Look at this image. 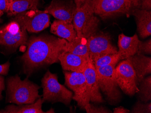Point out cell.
I'll return each instance as SVG.
<instances>
[{"instance_id": "6da1fadb", "label": "cell", "mask_w": 151, "mask_h": 113, "mask_svg": "<svg viewBox=\"0 0 151 113\" xmlns=\"http://www.w3.org/2000/svg\"><path fill=\"white\" fill-rule=\"evenodd\" d=\"M68 43L64 39L49 34L30 37L20 58L24 74L29 76L40 68L59 62L58 57L67 51Z\"/></svg>"}, {"instance_id": "7a4b0ae2", "label": "cell", "mask_w": 151, "mask_h": 113, "mask_svg": "<svg viewBox=\"0 0 151 113\" xmlns=\"http://www.w3.org/2000/svg\"><path fill=\"white\" fill-rule=\"evenodd\" d=\"M40 88L27 78L22 80L18 75L10 77L7 80V102L18 105L34 103L41 97Z\"/></svg>"}, {"instance_id": "3957f363", "label": "cell", "mask_w": 151, "mask_h": 113, "mask_svg": "<svg viewBox=\"0 0 151 113\" xmlns=\"http://www.w3.org/2000/svg\"><path fill=\"white\" fill-rule=\"evenodd\" d=\"M27 31L13 18L0 26V51L3 54L16 52L19 47L27 44Z\"/></svg>"}, {"instance_id": "277c9868", "label": "cell", "mask_w": 151, "mask_h": 113, "mask_svg": "<svg viewBox=\"0 0 151 113\" xmlns=\"http://www.w3.org/2000/svg\"><path fill=\"white\" fill-rule=\"evenodd\" d=\"M95 15L103 20L130 15L139 9L141 0H92Z\"/></svg>"}, {"instance_id": "5b68a950", "label": "cell", "mask_w": 151, "mask_h": 113, "mask_svg": "<svg viewBox=\"0 0 151 113\" xmlns=\"http://www.w3.org/2000/svg\"><path fill=\"white\" fill-rule=\"evenodd\" d=\"M43 101L52 103L60 102L69 105L73 98V93L59 83L58 77L47 70L42 78Z\"/></svg>"}, {"instance_id": "8992f818", "label": "cell", "mask_w": 151, "mask_h": 113, "mask_svg": "<svg viewBox=\"0 0 151 113\" xmlns=\"http://www.w3.org/2000/svg\"><path fill=\"white\" fill-rule=\"evenodd\" d=\"M99 18L95 16L92 0H88L76 9L73 23L77 36L87 39L98 30Z\"/></svg>"}, {"instance_id": "52a82bcc", "label": "cell", "mask_w": 151, "mask_h": 113, "mask_svg": "<svg viewBox=\"0 0 151 113\" xmlns=\"http://www.w3.org/2000/svg\"><path fill=\"white\" fill-rule=\"evenodd\" d=\"M116 65L96 68L99 89L104 94L107 102L111 105H116L120 102L122 98L114 75Z\"/></svg>"}, {"instance_id": "ba28073f", "label": "cell", "mask_w": 151, "mask_h": 113, "mask_svg": "<svg viewBox=\"0 0 151 113\" xmlns=\"http://www.w3.org/2000/svg\"><path fill=\"white\" fill-rule=\"evenodd\" d=\"M114 75L119 87L126 95L133 96L139 91L135 72L128 59L116 65Z\"/></svg>"}, {"instance_id": "9c48e42d", "label": "cell", "mask_w": 151, "mask_h": 113, "mask_svg": "<svg viewBox=\"0 0 151 113\" xmlns=\"http://www.w3.org/2000/svg\"><path fill=\"white\" fill-rule=\"evenodd\" d=\"M65 84L73 92V99L78 106L85 110V106L90 102L85 77L83 72L63 70Z\"/></svg>"}, {"instance_id": "30bf717a", "label": "cell", "mask_w": 151, "mask_h": 113, "mask_svg": "<svg viewBox=\"0 0 151 113\" xmlns=\"http://www.w3.org/2000/svg\"><path fill=\"white\" fill-rule=\"evenodd\" d=\"M87 41L89 58L92 62L102 55L116 54L118 51L108 33L97 31L87 38Z\"/></svg>"}, {"instance_id": "8fae6325", "label": "cell", "mask_w": 151, "mask_h": 113, "mask_svg": "<svg viewBox=\"0 0 151 113\" xmlns=\"http://www.w3.org/2000/svg\"><path fill=\"white\" fill-rule=\"evenodd\" d=\"M13 18L31 33H39L50 25V15L38 9L23 12Z\"/></svg>"}, {"instance_id": "7c38bea8", "label": "cell", "mask_w": 151, "mask_h": 113, "mask_svg": "<svg viewBox=\"0 0 151 113\" xmlns=\"http://www.w3.org/2000/svg\"><path fill=\"white\" fill-rule=\"evenodd\" d=\"M76 9L74 2L72 1L52 0L45 11L57 19L73 23Z\"/></svg>"}, {"instance_id": "4fadbf2b", "label": "cell", "mask_w": 151, "mask_h": 113, "mask_svg": "<svg viewBox=\"0 0 151 113\" xmlns=\"http://www.w3.org/2000/svg\"><path fill=\"white\" fill-rule=\"evenodd\" d=\"M83 73L86 80L90 102L96 104L103 102L104 100L98 86L96 68L90 59L88 60Z\"/></svg>"}, {"instance_id": "5bb4252c", "label": "cell", "mask_w": 151, "mask_h": 113, "mask_svg": "<svg viewBox=\"0 0 151 113\" xmlns=\"http://www.w3.org/2000/svg\"><path fill=\"white\" fill-rule=\"evenodd\" d=\"M89 59L68 51L63 52L58 57L63 70L81 72H83Z\"/></svg>"}, {"instance_id": "9a60e30c", "label": "cell", "mask_w": 151, "mask_h": 113, "mask_svg": "<svg viewBox=\"0 0 151 113\" xmlns=\"http://www.w3.org/2000/svg\"><path fill=\"white\" fill-rule=\"evenodd\" d=\"M139 42L137 34L132 37H128L123 33L119 35L118 53L120 60L128 59L138 53Z\"/></svg>"}, {"instance_id": "2e32d148", "label": "cell", "mask_w": 151, "mask_h": 113, "mask_svg": "<svg viewBox=\"0 0 151 113\" xmlns=\"http://www.w3.org/2000/svg\"><path fill=\"white\" fill-rule=\"evenodd\" d=\"M134 68L139 84L147 75L151 73V58L145 55L137 53L128 58Z\"/></svg>"}, {"instance_id": "e0dca14e", "label": "cell", "mask_w": 151, "mask_h": 113, "mask_svg": "<svg viewBox=\"0 0 151 113\" xmlns=\"http://www.w3.org/2000/svg\"><path fill=\"white\" fill-rule=\"evenodd\" d=\"M131 16L134 17L137 31L140 37L145 38L151 34V11L137 9L134 10Z\"/></svg>"}, {"instance_id": "ac0fdd59", "label": "cell", "mask_w": 151, "mask_h": 113, "mask_svg": "<svg viewBox=\"0 0 151 113\" xmlns=\"http://www.w3.org/2000/svg\"><path fill=\"white\" fill-rule=\"evenodd\" d=\"M50 32L68 42H72L78 37L73 23L58 19L54 21L51 25Z\"/></svg>"}, {"instance_id": "d6986e66", "label": "cell", "mask_w": 151, "mask_h": 113, "mask_svg": "<svg viewBox=\"0 0 151 113\" xmlns=\"http://www.w3.org/2000/svg\"><path fill=\"white\" fill-rule=\"evenodd\" d=\"M44 102L42 98L40 97L34 103L19 105L11 104L6 106L4 109L0 110V113H55L52 109L46 112L43 111L42 106Z\"/></svg>"}, {"instance_id": "ffe728a7", "label": "cell", "mask_w": 151, "mask_h": 113, "mask_svg": "<svg viewBox=\"0 0 151 113\" xmlns=\"http://www.w3.org/2000/svg\"><path fill=\"white\" fill-rule=\"evenodd\" d=\"M39 3L40 0H12L7 16L13 17L23 12L38 9Z\"/></svg>"}, {"instance_id": "44dd1931", "label": "cell", "mask_w": 151, "mask_h": 113, "mask_svg": "<svg viewBox=\"0 0 151 113\" xmlns=\"http://www.w3.org/2000/svg\"><path fill=\"white\" fill-rule=\"evenodd\" d=\"M74 54L89 59V50L87 39L77 37L73 41L68 42L67 51Z\"/></svg>"}, {"instance_id": "7402d4cb", "label": "cell", "mask_w": 151, "mask_h": 113, "mask_svg": "<svg viewBox=\"0 0 151 113\" xmlns=\"http://www.w3.org/2000/svg\"><path fill=\"white\" fill-rule=\"evenodd\" d=\"M138 98L144 102H150L151 99V76L145 77L138 86Z\"/></svg>"}, {"instance_id": "603a6c76", "label": "cell", "mask_w": 151, "mask_h": 113, "mask_svg": "<svg viewBox=\"0 0 151 113\" xmlns=\"http://www.w3.org/2000/svg\"><path fill=\"white\" fill-rule=\"evenodd\" d=\"M120 60L119 55L117 53L102 55L96 59L93 63L95 68H97L105 66L117 65Z\"/></svg>"}, {"instance_id": "cb8c5ba5", "label": "cell", "mask_w": 151, "mask_h": 113, "mask_svg": "<svg viewBox=\"0 0 151 113\" xmlns=\"http://www.w3.org/2000/svg\"><path fill=\"white\" fill-rule=\"evenodd\" d=\"M131 112L134 113H151V102H144L138 101L133 106Z\"/></svg>"}, {"instance_id": "d4e9b609", "label": "cell", "mask_w": 151, "mask_h": 113, "mask_svg": "<svg viewBox=\"0 0 151 113\" xmlns=\"http://www.w3.org/2000/svg\"><path fill=\"white\" fill-rule=\"evenodd\" d=\"M85 110L87 113H111V110L102 105H96L89 103L85 106Z\"/></svg>"}, {"instance_id": "484cf974", "label": "cell", "mask_w": 151, "mask_h": 113, "mask_svg": "<svg viewBox=\"0 0 151 113\" xmlns=\"http://www.w3.org/2000/svg\"><path fill=\"white\" fill-rule=\"evenodd\" d=\"M138 53L145 55L151 54V39L149 38L145 42L140 41L138 47Z\"/></svg>"}, {"instance_id": "4316f807", "label": "cell", "mask_w": 151, "mask_h": 113, "mask_svg": "<svg viewBox=\"0 0 151 113\" xmlns=\"http://www.w3.org/2000/svg\"><path fill=\"white\" fill-rule=\"evenodd\" d=\"M12 0H0V23H2L3 20L1 17L9 11Z\"/></svg>"}, {"instance_id": "83f0119b", "label": "cell", "mask_w": 151, "mask_h": 113, "mask_svg": "<svg viewBox=\"0 0 151 113\" xmlns=\"http://www.w3.org/2000/svg\"><path fill=\"white\" fill-rule=\"evenodd\" d=\"M10 63L9 61H7L6 63L0 65V75H7L10 68Z\"/></svg>"}, {"instance_id": "f1b7e54d", "label": "cell", "mask_w": 151, "mask_h": 113, "mask_svg": "<svg viewBox=\"0 0 151 113\" xmlns=\"http://www.w3.org/2000/svg\"><path fill=\"white\" fill-rule=\"evenodd\" d=\"M139 9L151 11V0H141Z\"/></svg>"}, {"instance_id": "f546056e", "label": "cell", "mask_w": 151, "mask_h": 113, "mask_svg": "<svg viewBox=\"0 0 151 113\" xmlns=\"http://www.w3.org/2000/svg\"><path fill=\"white\" fill-rule=\"evenodd\" d=\"M5 88V79L3 76L0 75V101L2 99V92Z\"/></svg>"}, {"instance_id": "4dcf8cb0", "label": "cell", "mask_w": 151, "mask_h": 113, "mask_svg": "<svg viewBox=\"0 0 151 113\" xmlns=\"http://www.w3.org/2000/svg\"><path fill=\"white\" fill-rule=\"evenodd\" d=\"M113 113H131V111L129 109L125 108L123 106H119L113 109Z\"/></svg>"}, {"instance_id": "1f68e13d", "label": "cell", "mask_w": 151, "mask_h": 113, "mask_svg": "<svg viewBox=\"0 0 151 113\" xmlns=\"http://www.w3.org/2000/svg\"><path fill=\"white\" fill-rule=\"evenodd\" d=\"M88 1V0H74V2L76 6V8L78 9Z\"/></svg>"}]
</instances>
